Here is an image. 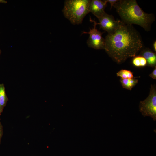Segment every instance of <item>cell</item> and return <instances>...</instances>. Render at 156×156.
<instances>
[{
    "label": "cell",
    "mask_w": 156,
    "mask_h": 156,
    "mask_svg": "<svg viewBox=\"0 0 156 156\" xmlns=\"http://www.w3.org/2000/svg\"><path fill=\"white\" fill-rule=\"evenodd\" d=\"M106 2L107 3H110L111 5V9L112 8V7H113V6L116 3L118 2V0H105Z\"/></svg>",
    "instance_id": "obj_13"
},
{
    "label": "cell",
    "mask_w": 156,
    "mask_h": 156,
    "mask_svg": "<svg viewBox=\"0 0 156 156\" xmlns=\"http://www.w3.org/2000/svg\"><path fill=\"white\" fill-rule=\"evenodd\" d=\"M149 76L154 79H156V67H155L154 70L149 75Z\"/></svg>",
    "instance_id": "obj_14"
},
{
    "label": "cell",
    "mask_w": 156,
    "mask_h": 156,
    "mask_svg": "<svg viewBox=\"0 0 156 156\" xmlns=\"http://www.w3.org/2000/svg\"><path fill=\"white\" fill-rule=\"evenodd\" d=\"M6 1L3 0H0V2L1 3H6Z\"/></svg>",
    "instance_id": "obj_17"
},
{
    "label": "cell",
    "mask_w": 156,
    "mask_h": 156,
    "mask_svg": "<svg viewBox=\"0 0 156 156\" xmlns=\"http://www.w3.org/2000/svg\"><path fill=\"white\" fill-rule=\"evenodd\" d=\"M90 20L93 22L94 27L92 29L90 28L88 32H83L82 34H88L89 36L87 41L88 47L96 49H104L105 44V39L102 36L104 32H101L96 28L97 22L90 18Z\"/></svg>",
    "instance_id": "obj_5"
},
{
    "label": "cell",
    "mask_w": 156,
    "mask_h": 156,
    "mask_svg": "<svg viewBox=\"0 0 156 156\" xmlns=\"http://www.w3.org/2000/svg\"><path fill=\"white\" fill-rule=\"evenodd\" d=\"M113 7L125 24L138 25L147 31H149L155 21L154 15L145 12L135 0H118Z\"/></svg>",
    "instance_id": "obj_2"
},
{
    "label": "cell",
    "mask_w": 156,
    "mask_h": 156,
    "mask_svg": "<svg viewBox=\"0 0 156 156\" xmlns=\"http://www.w3.org/2000/svg\"><path fill=\"white\" fill-rule=\"evenodd\" d=\"M98 19L99 22H97V25H99L100 28L108 34L114 32L118 28L121 22V20H116L112 15L106 12Z\"/></svg>",
    "instance_id": "obj_6"
},
{
    "label": "cell",
    "mask_w": 156,
    "mask_h": 156,
    "mask_svg": "<svg viewBox=\"0 0 156 156\" xmlns=\"http://www.w3.org/2000/svg\"><path fill=\"white\" fill-rule=\"evenodd\" d=\"M153 46L154 50L155 51V52H156V41H155L154 42L153 44Z\"/></svg>",
    "instance_id": "obj_16"
},
{
    "label": "cell",
    "mask_w": 156,
    "mask_h": 156,
    "mask_svg": "<svg viewBox=\"0 0 156 156\" xmlns=\"http://www.w3.org/2000/svg\"><path fill=\"white\" fill-rule=\"evenodd\" d=\"M120 81L123 87L125 88L131 90L138 83V80L134 78H121Z\"/></svg>",
    "instance_id": "obj_10"
},
{
    "label": "cell",
    "mask_w": 156,
    "mask_h": 156,
    "mask_svg": "<svg viewBox=\"0 0 156 156\" xmlns=\"http://www.w3.org/2000/svg\"><path fill=\"white\" fill-rule=\"evenodd\" d=\"M141 50L140 55L146 59L147 65L152 67H156V53L153 52L148 48H142Z\"/></svg>",
    "instance_id": "obj_8"
},
{
    "label": "cell",
    "mask_w": 156,
    "mask_h": 156,
    "mask_svg": "<svg viewBox=\"0 0 156 156\" xmlns=\"http://www.w3.org/2000/svg\"><path fill=\"white\" fill-rule=\"evenodd\" d=\"M3 133V126L0 121V144L1 142V140Z\"/></svg>",
    "instance_id": "obj_15"
},
{
    "label": "cell",
    "mask_w": 156,
    "mask_h": 156,
    "mask_svg": "<svg viewBox=\"0 0 156 156\" xmlns=\"http://www.w3.org/2000/svg\"><path fill=\"white\" fill-rule=\"evenodd\" d=\"M89 0H66L62 10L63 14L73 25L81 24L86 16L90 12Z\"/></svg>",
    "instance_id": "obj_3"
},
{
    "label": "cell",
    "mask_w": 156,
    "mask_h": 156,
    "mask_svg": "<svg viewBox=\"0 0 156 156\" xmlns=\"http://www.w3.org/2000/svg\"><path fill=\"white\" fill-rule=\"evenodd\" d=\"M107 4L105 0H90L88 8L89 12L98 18L105 13V9Z\"/></svg>",
    "instance_id": "obj_7"
},
{
    "label": "cell",
    "mask_w": 156,
    "mask_h": 156,
    "mask_svg": "<svg viewBox=\"0 0 156 156\" xmlns=\"http://www.w3.org/2000/svg\"><path fill=\"white\" fill-rule=\"evenodd\" d=\"M140 111L144 117L148 116L156 120V88L155 85H151L149 95L139 106Z\"/></svg>",
    "instance_id": "obj_4"
},
{
    "label": "cell",
    "mask_w": 156,
    "mask_h": 156,
    "mask_svg": "<svg viewBox=\"0 0 156 156\" xmlns=\"http://www.w3.org/2000/svg\"><path fill=\"white\" fill-rule=\"evenodd\" d=\"M116 74L117 76L122 79H132L135 78L132 72L125 69H122L120 70Z\"/></svg>",
    "instance_id": "obj_12"
},
{
    "label": "cell",
    "mask_w": 156,
    "mask_h": 156,
    "mask_svg": "<svg viewBox=\"0 0 156 156\" xmlns=\"http://www.w3.org/2000/svg\"><path fill=\"white\" fill-rule=\"evenodd\" d=\"M8 100L6 94L4 85L0 84V116Z\"/></svg>",
    "instance_id": "obj_9"
},
{
    "label": "cell",
    "mask_w": 156,
    "mask_h": 156,
    "mask_svg": "<svg viewBox=\"0 0 156 156\" xmlns=\"http://www.w3.org/2000/svg\"><path fill=\"white\" fill-rule=\"evenodd\" d=\"M1 50L0 49V55H1Z\"/></svg>",
    "instance_id": "obj_18"
},
{
    "label": "cell",
    "mask_w": 156,
    "mask_h": 156,
    "mask_svg": "<svg viewBox=\"0 0 156 156\" xmlns=\"http://www.w3.org/2000/svg\"><path fill=\"white\" fill-rule=\"evenodd\" d=\"M133 65L136 67H143L147 65L146 59L143 56L139 55L134 57L132 60Z\"/></svg>",
    "instance_id": "obj_11"
},
{
    "label": "cell",
    "mask_w": 156,
    "mask_h": 156,
    "mask_svg": "<svg viewBox=\"0 0 156 156\" xmlns=\"http://www.w3.org/2000/svg\"><path fill=\"white\" fill-rule=\"evenodd\" d=\"M104 50L114 61L120 64L136 56L143 46L141 36L132 25L121 21L118 28L105 36Z\"/></svg>",
    "instance_id": "obj_1"
}]
</instances>
